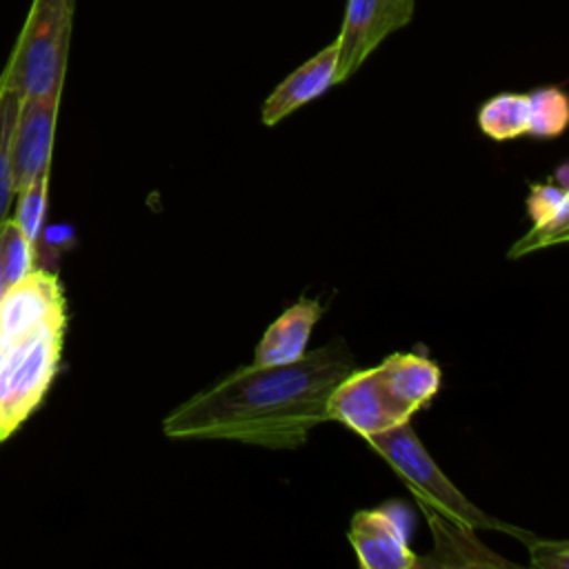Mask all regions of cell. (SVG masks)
<instances>
[{"label": "cell", "mask_w": 569, "mask_h": 569, "mask_svg": "<svg viewBox=\"0 0 569 569\" xmlns=\"http://www.w3.org/2000/svg\"><path fill=\"white\" fill-rule=\"evenodd\" d=\"M4 289H7V284H4V273H2V242H0V298H2Z\"/></svg>", "instance_id": "cell-21"}, {"label": "cell", "mask_w": 569, "mask_h": 569, "mask_svg": "<svg viewBox=\"0 0 569 569\" xmlns=\"http://www.w3.org/2000/svg\"><path fill=\"white\" fill-rule=\"evenodd\" d=\"M422 511L427 513V520L433 529L436 556H440L429 560L427 565H491V567L507 565L509 567L507 560L496 558L487 547L480 545V540L473 536V529L456 525L427 507H422Z\"/></svg>", "instance_id": "cell-14"}, {"label": "cell", "mask_w": 569, "mask_h": 569, "mask_svg": "<svg viewBox=\"0 0 569 569\" xmlns=\"http://www.w3.org/2000/svg\"><path fill=\"white\" fill-rule=\"evenodd\" d=\"M413 18V0H347L336 38V84L353 76L378 44Z\"/></svg>", "instance_id": "cell-5"}, {"label": "cell", "mask_w": 569, "mask_h": 569, "mask_svg": "<svg viewBox=\"0 0 569 569\" xmlns=\"http://www.w3.org/2000/svg\"><path fill=\"white\" fill-rule=\"evenodd\" d=\"M478 127L491 140L505 142L529 136V98L527 93H498L478 111Z\"/></svg>", "instance_id": "cell-15"}, {"label": "cell", "mask_w": 569, "mask_h": 569, "mask_svg": "<svg viewBox=\"0 0 569 569\" xmlns=\"http://www.w3.org/2000/svg\"><path fill=\"white\" fill-rule=\"evenodd\" d=\"M0 242H2V273H4V284L9 287L36 269L38 253H36V244L18 229V224L11 218L0 227Z\"/></svg>", "instance_id": "cell-18"}, {"label": "cell", "mask_w": 569, "mask_h": 569, "mask_svg": "<svg viewBox=\"0 0 569 569\" xmlns=\"http://www.w3.org/2000/svg\"><path fill=\"white\" fill-rule=\"evenodd\" d=\"M327 418L362 438L396 429L411 420V416L387 393L373 367L353 369L333 387L327 402Z\"/></svg>", "instance_id": "cell-6"}, {"label": "cell", "mask_w": 569, "mask_h": 569, "mask_svg": "<svg viewBox=\"0 0 569 569\" xmlns=\"http://www.w3.org/2000/svg\"><path fill=\"white\" fill-rule=\"evenodd\" d=\"M67 318L62 287L56 273L36 267L9 284L0 298V351L24 333Z\"/></svg>", "instance_id": "cell-7"}, {"label": "cell", "mask_w": 569, "mask_h": 569, "mask_svg": "<svg viewBox=\"0 0 569 569\" xmlns=\"http://www.w3.org/2000/svg\"><path fill=\"white\" fill-rule=\"evenodd\" d=\"M529 553H531V562L536 567H560L565 569L569 562V547L567 542H556V540H540L536 536H531L527 542Z\"/></svg>", "instance_id": "cell-20"}, {"label": "cell", "mask_w": 569, "mask_h": 569, "mask_svg": "<svg viewBox=\"0 0 569 569\" xmlns=\"http://www.w3.org/2000/svg\"><path fill=\"white\" fill-rule=\"evenodd\" d=\"M387 393L413 418L440 387V369L429 358L416 353H391L373 367Z\"/></svg>", "instance_id": "cell-13"}, {"label": "cell", "mask_w": 569, "mask_h": 569, "mask_svg": "<svg viewBox=\"0 0 569 569\" xmlns=\"http://www.w3.org/2000/svg\"><path fill=\"white\" fill-rule=\"evenodd\" d=\"M527 213L531 218V229L511 247L509 258H520L525 253L567 242L569 193L565 187L553 182L531 184L527 196Z\"/></svg>", "instance_id": "cell-12"}, {"label": "cell", "mask_w": 569, "mask_h": 569, "mask_svg": "<svg viewBox=\"0 0 569 569\" xmlns=\"http://www.w3.org/2000/svg\"><path fill=\"white\" fill-rule=\"evenodd\" d=\"M336 40L289 73L262 102V124L273 127L336 84Z\"/></svg>", "instance_id": "cell-10"}, {"label": "cell", "mask_w": 569, "mask_h": 569, "mask_svg": "<svg viewBox=\"0 0 569 569\" xmlns=\"http://www.w3.org/2000/svg\"><path fill=\"white\" fill-rule=\"evenodd\" d=\"M356 369L345 340L307 351L289 365H249L176 407L162 431L180 440H233L264 449H296L327 422L333 387Z\"/></svg>", "instance_id": "cell-1"}, {"label": "cell", "mask_w": 569, "mask_h": 569, "mask_svg": "<svg viewBox=\"0 0 569 569\" xmlns=\"http://www.w3.org/2000/svg\"><path fill=\"white\" fill-rule=\"evenodd\" d=\"M322 316L320 300L300 298L296 305L284 309L262 333L253 351L256 367L289 365L307 353V342L311 338L313 325Z\"/></svg>", "instance_id": "cell-11"}, {"label": "cell", "mask_w": 569, "mask_h": 569, "mask_svg": "<svg viewBox=\"0 0 569 569\" xmlns=\"http://www.w3.org/2000/svg\"><path fill=\"white\" fill-rule=\"evenodd\" d=\"M76 0H33L0 87L22 98L62 93Z\"/></svg>", "instance_id": "cell-3"}, {"label": "cell", "mask_w": 569, "mask_h": 569, "mask_svg": "<svg viewBox=\"0 0 569 569\" xmlns=\"http://www.w3.org/2000/svg\"><path fill=\"white\" fill-rule=\"evenodd\" d=\"M67 318L51 320L0 351V442L42 402L60 365Z\"/></svg>", "instance_id": "cell-4"}, {"label": "cell", "mask_w": 569, "mask_h": 569, "mask_svg": "<svg viewBox=\"0 0 569 569\" xmlns=\"http://www.w3.org/2000/svg\"><path fill=\"white\" fill-rule=\"evenodd\" d=\"M347 536L365 569L420 567V558L407 545V525L398 507L387 505L353 513Z\"/></svg>", "instance_id": "cell-9"}, {"label": "cell", "mask_w": 569, "mask_h": 569, "mask_svg": "<svg viewBox=\"0 0 569 569\" xmlns=\"http://www.w3.org/2000/svg\"><path fill=\"white\" fill-rule=\"evenodd\" d=\"M47 187H49V169L38 173L31 184H27L22 191L16 193L18 207L11 220L18 224V229L36 244L42 224H44V211H47Z\"/></svg>", "instance_id": "cell-19"}, {"label": "cell", "mask_w": 569, "mask_h": 569, "mask_svg": "<svg viewBox=\"0 0 569 569\" xmlns=\"http://www.w3.org/2000/svg\"><path fill=\"white\" fill-rule=\"evenodd\" d=\"M22 96L13 89L0 87V227L11 218V204L16 200L13 171H11V136L18 118Z\"/></svg>", "instance_id": "cell-16"}, {"label": "cell", "mask_w": 569, "mask_h": 569, "mask_svg": "<svg viewBox=\"0 0 569 569\" xmlns=\"http://www.w3.org/2000/svg\"><path fill=\"white\" fill-rule=\"evenodd\" d=\"M529 98V136L556 138L569 120L567 96L556 87H542L527 93Z\"/></svg>", "instance_id": "cell-17"}, {"label": "cell", "mask_w": 569, "mask_h": 569, "mask_svg": "<svg viewBox=\"0 0 569 569\" xmlns=\"http://www.w3.org/2000/svg\"><path fill=\"white\" fill-rule=\"evenodd\" d=\"M62 93L22 98L13 136H11V171L16 193L36 180L38 173L51 169L56 118Z\"/></svg>", "instance_id": "cell-8"}, {"label": "cell", "mask_w": 569, "mask_h": 569, "mask_svg": "<svg viewBox=\"0 0 569 569\" xmlns=\"http://www.w3.org/2000/svg\"><path fill=\"white\" fill-rule=\"evenodd\" d=\"M365 440L402 478V482L411 489L418 505L473 531L498 529L507 531L509 536L522 542H527L533 536L513 525L496 520L493 516L478 509L462 491H458L456 485L440 471V467L433 462V458L411 429V420L398 425L396 429L369 436Z\"/></svg>", "instance_id": "cell-2"}]
</instances>
